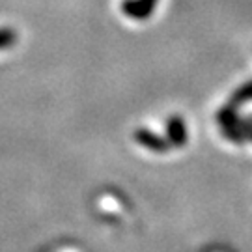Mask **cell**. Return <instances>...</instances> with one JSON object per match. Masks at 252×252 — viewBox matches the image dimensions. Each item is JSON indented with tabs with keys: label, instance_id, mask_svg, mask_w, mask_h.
I'll return each mask as SVG.
<instances>
[{
	"label": "cell",
	"instance_id": "6da1fadb",
	"mask_svg": "<svg viewBox=\"0 0 252 252\" xmlns=\"http://www.w3.org/2000/svg\"><path fill=\"white\" fill-rule=\"evenodd\" d=\"M217 120H219V126H220L224 138H228L230 142L241 146L247 140L243 131V122L237 116V107H234L232 103L224 105L217 112Z\"/></svg>",
	"mask_w": 252,
	"mask_h": 252
},
{
	"label": "cell",
	"instance_id": "7a4b0ae2",
	"mask_svg": "<svg viewBox=\"0 0 252 252\" xmlns=\"http://www.w3.org/2000/svg\"><path fill=\"white\" fill-rule=\"evenodd\" d=\"M133 136H135V140L142 148H146V150H150L153 153H166L172 148L170 142L164 136L157 135V133H153L152 129H146V127L135 129V135Z\"/></svg>",
	"mask_w": 252,
	"mask_h": 252
},
{
	"label": "cell",
	"instance_id": "3957f363",
	"mask_svg": "<svg viewBox=\"0 0 252 252\" xmlns=\"http://www.w3.org/2000/svg\"><path fill=\"white\" fill-rule=\"evenodd\" d=\"M166 140L172 148H183L189 140V131L185 126V120L180 114H172L166 120Z\"/></svg>",
	"mask_w": 252,
	"mask_h": 252
},
{
	"label": "cell",
	"instance_id": "277c9868",
	"mask_svg": "<svg viewBox=\"0 0 252 252\" xmlns=\"http://www.w3.org/2000/svg\"><path fill=\"white\" fill-rule=\"evenodd\" d=\"M122 11L135 21H146L153 15L155 4L148 0H122Z\"/></svg>",
	"mask_w": 252,
	"mask_h": 252
},
{
	"label": "cell",
	"instance_id": "5b68a950",
	"mask_svg": "<svg viewBox=\"0 0 252 252\" xmlns=\"http://www.w3.org/2000/svg\"><path fill=\"white\" fill-rule=\"evenodd\" d=\"M252 101V79L251 81L243 82L239 88H235V92L230 95V101L234 107H241L245 103H251Z\"/></svg>",
	"mask_w": 252,
	"mask_h": 252
},
{
	"label": "cell",
	"instance_id": "8992f818",
	"mask_svg": "<svg viewBox=\"0 0 252 252\" xmlns=\"http://www.w3.org/2000/svg\"><path fill=\"white\" fill-rule=\"evenodd\" d=\"M17 43V32L13 28H0V51Z\"/></svg>",
	"mask_w": 252,
	"mask_h": 252
},
{
	"label": "cell",
	"instance_id": "52a82bcc",
	"mask_svg": "<svg viewBox=\"0 0 252 252\" xmlns=\"http://www.w3.org/2000/svg\"><path fill=\"white\" fill-rule=\"evenodd\" d=\"M243 131H245V136L252 140V124L251 122H243Z\"/></svg>",
	"mask_w": 252,
	"mask_h": 252
},
{
	"label": "cell",
	"instance_id": "ba28073f",
	"mask_svg": "<svg viewBox=\"0 0 252 252\" xmlns=\"http://www.w3.org/2000/svg\"><path fill=\"white\" fill-rule=\"evenodd\" d=\"M148 2H152V4H155V6H157V2H159V0H148Z\"/></svg>",
	"mask_w": 252,
	"mask_h": 252
}]
</instances>
